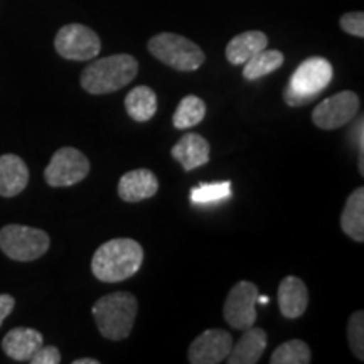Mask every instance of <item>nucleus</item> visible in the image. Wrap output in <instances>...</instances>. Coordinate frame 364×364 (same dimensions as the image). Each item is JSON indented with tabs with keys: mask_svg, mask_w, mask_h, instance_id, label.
Here are the masks:
<instances>
[{
	"mask_svg": "<svg viewBox=\"0 0 364 364\" xmlns=\"http://www.w3.org/2000/svg\"><path fill=\"white\" fill-rule=\"evenodd\" d=\"M54 48L59 56L70 61H90L100 54L102 41L90 27L83 24H68L58 31Z\"/></svg>",
	"mask_w": 364,
	"mask_h": 364,
	"instance_id": "obj_8",
	"label": "nucleus"
},
{
	"mask_svg": "<svg viewBox=\"0 0 364 364\" xmlns=\"http://www.w3.org/2000/svg\"><path fill=\"white\" fill-rule=\"evenodd\" d=\"M139 63L130 54H115L93 61L81 73V86L91 95H107L135 80Z\"/></svg>",
	"mask_w": 364,
	"mask_h": 364,
	"instance_id": "obj_2",
	"label": "nucleus"
},
{
	"mask_svg": "<svg viewBox=\"0 0 364 364\" xmlns=\"http://www.w3.org/2000/svg\"><path fill=\"white\" fill-rule=\"evenodd\" d=\"M233 348V336L221 329L201 332L189 346L188 359L191 364L223 363Z\"/></svg>",
	"mask_w": 364,
	"mask_h": 364,
	"instance_id": "obj_11",
	"label": "nucleus"
},
{
	"mask_svg": "<svg viewBox=\"0 0 364 364\" xmlns=\"http://www.w3.org/2000/svg\"><path fill=\"white\" fill-rule=\"evenodd\" d=\"M125 110L135 122H149L157 113V95L149 86H136L127 95Z\"/></svg>",
	"mask_w": 364,
	"mask_h": 364,
	"instance_id": "obj_20",
	"label": "nucleus"
},
{
	"mask_svg": "<svg viewBox=\"0 0 364 364\" xmlns=\"http://www.w3.org/2000/svg\"><path fill=\"white\" fill-rule=\"evenodd\" d=\"M139 302L130 292H113L97 300L91 312L105 339L124 341L134 329Z\"/></svg>",
	"mask_w": 364,
	"mask_h": 364,
	"instance_id": "obj_3",
	"label": "nucleus"
},
{
	"mask_svg": "<svg viewBox=\"0 0 364 364\" xmlns=\"http://www.w3.org/2000/svg\"><path fill=\"white\" fill-rule=\"evenodd\" d=\"M258 287L253 282L241 280L233 285V289L228 294L225 307H223V316L225 321L233 329L245 331L255 326L257 322V311L255 306L258 302Z\"/></svg>",
	"mask_w": 364,
	"mask_h": 364,
	"instance_id": "obj_9",
	"label": "nucleus"
},
{
	"mask_svg": "<svg viewBox=\"0 0 364 364\" xmlns=\"http://www.w3.org/2000/svg\"><path fill=\"white\" fill-rule=\"evenodd\" d=\"M341 230L358 243L364 241V188L353 191L346 201L341 215Z\"/></svg>",
	"mask_w": 364,
	"mask_h": 364,
	"instance_id": "obj_19",
	"label": "nucleus"
},
{
	"mask_svg": "<svg viewBox=\"0 0 364 364\" xmlns=\"http://www.w3.org/2000/svg\"><path fill=\"white\" fill-rule=\"evenodd\" d=\"M209 154H211V147H209L208 140L194 132L182 135L171 150V156L181 164L184 171L198 169L208 164Z\"/></svg>",
	"mask_w": 364,
	"mask_h": 364,
	"instance_id": "obj_13",
	"label": "nucleus"
},
{
	"mask_svg": "<svg viewBox=\"0 0 364 364\" xmlns=\"http://www.w3.org/2000/svg\"><path fill=\"white\" fill-rule=\"evenodd\" d=\"M267 348V332L260 327H248L245 334L233 343L230 354L225 359L230 364H257Z\"/></svg>",
	"mask_w": 364,
	"mask_h": 364,
	"instance_id": "obj_16",
	"label": "nucleus"
},
{
	"mask_svg": "<svg viewBox=\"0 0 364 364\" xmlns=\"http://www.w3.org/2000/svg\"><path fill=\"white\" fill-rule=\"evenodd\" d=\"M339 24L344 33L356 36V38H364V14L363 12L344 14V16L341 17Z\"/></svg>",
	"mask_w": 364,
	"mask_h": 364,
	"instance_id": "obj_26",
	"label": "nucleus"
},
{
	"mask_svg": "<svg viewBox=\"0 0 364 364\" xmlns=\"http://www.w3.org/2000/svg\"><path fill=\"white\" fill-rule=\"evenodd\" d=\"M285 61L284 53L277 51V49H263L258 54H255L252 59H248L245 63L243 68V76L245 80L248 81H255L260 80L263 76L270 75V73L277 71L279 68H282Z\"/></svg>",
	"mask_w": 364,
	"mask_h": 364,
	"instance_id": "obj_21",
	"label": "nucleus"
},
{
	"mask_svg": "<svg viewBox=\"0 0 364 364\" xmlns=\"http://www.w3.org/2000/svg\"><path fill=\"white\" fill-rule=\"evenodd\" d=\"M14 307H16V299L9 294H0V327H2L4 321L11 316Z\"/></svg>",
	"mask_w": 364,
	"mask_h": 364,
	"instance_id": "obj_29",
	"label": "nucleus"
},
{
	"mask_svg": "<svg viewBox=\"0 0 364 364\" xmlns=\"http://www.w3.org/2000/svg\"><path fill=\"white\" fill-rule=\"evenodd\" d=\"M44 344V338L39 331L29 327H16L9 331L2 339V349L14 361H29L33 354Z\"/></svg>",
	"mask_w": 364,
	"mask_h": 364,
	"instance_id": "obj_14",
	"label": "nucleus"
},
{
	"mask_svg": "<svg viewBox=\"0 0 364 364\" xmlns=\"http://www.w3.org/2000/svg\"><path fill=\"white\" fill-rule=\"evenodd\" d=\"M334 76L332 65L326 58H309L300 63L294 71L284 91L285 103L290 107H302L309 105L318 93H322Z\"/></svg>",
	"mask_w": 364,
	"mask_h": 364,
	"instance_id": "obj_4",
	"label": "nucleus"
},
{
	"mask_svg": "<svg viewBox=\"0 0 364 364\" xmlns=\"http://www.w3.org/2000/svg\"><path fill=\"white\" fill-rule=\"evenodd\" d=\"M154 58L176 71H196L206 61L203 49L184 36L161 33L149 41Z\"/></svg>",
	"mask_w": 364,
	"mask_h": 364,
	"instance_id": "obj_5",
	"label": "nucleus"
},
{
	"mask_svg": "<svg viewBox=\"0 0 364 364\" xmlns=\"http://www.w3.org/2000/svg\"><path fill=\"white\" fill-rule=\"evenodd\" d=\"M90 161L75 147H63L54 152L44 171V179L51 188H70L90 174Z\"/></svg>",
	"mask_w": 364,
	"mask_h": 364,
	"instance_id": "obj_7",
	"label": "nucleus"
},
{
	"mask_svg": "<svg viewBox=\"0 0 364 364\" xmlns=\"http://www.w3.org/2000/svg\"><path fill=\"white\" fill-rule=\"evenodd\" d=\"M267 46V34H263L262 31H247V33L238 34L228 43L226 59L235 66L245 65L248 59H252L255 54L263 51Z\"/></svg>",
	"mask_w": 364,
	"mask_h": 364,
	"instance_id": "obj_18",
	"label": "nucleus"
},
{
	"mask_svg": "<svg viewBox=\"0 0 364 364\" xmlns=\"http://www.w3.org/2000/svg\"><path fill=\"white\" fill-rule=\"evenodd\" d=\"M364 124H363V118H359L358 125L354 127L353 130V139H354V144L358 145L359 149V172L364 174V169H363V157H364Z\"/></svg>",
	"mask_w": 364,
	"mask_h": 364,
	"instance_id": "obj_28",
	"label": "nucleus"
},
{
	"mask_svg": "<svg viewBox=\"0 0 364 364\" xmlns=\"http://www.w3.org/2000/svg\"><path fill=\"white\" fill-rule=\"evenodd\" d=\"M311 361V348L300 339H292L280 344L270 358L272 364H309Z\"/></svg>",
	"mask_w": 364,
	"mask_h": 364,
	"instance_id": "obj_23",
	"label": "nucleus"
},
{
	"mask_svg": "<svg viewBox=\"0 0 364 364\" xmlns=\"http://www.w3.org/2000/svg\"><path fill=\"white\" fill-rule=\"evenodd\" d=\"M206 117V103L196 95H189L181 100V103L177 105V110L172 117V124L176 129L184 130V129H193V127L199 125Z\"/></svg>",
	"mask_w": 364,
	"mask_h": 364,
	"instance_id": "obj_22",
	"label": "nucleus"
},
{
	"mask_svg": "<svg viewBox=\"0 0 364 364\" xmlns=\"http://www.w3.org/2000/svg\"><path fill=\"white\" fill-rule=\"evenodd\" d=\"M144 262V248L132 238L107 241L93 255L91 272L100 282L117 284L134 277Z\"/></svg>",
	"mask_w": 364,
	"mask_h": 364,
	"instance_id": "obj_1",
	"label": "nucleus"
},
{
	"mask_svg": "<svg viewBox=\"0 0 364 364\" xmlns=\"http://www.w3.org/2000/svg\"><path fill=\"white\" fill-rule=\"evenodd\" d=\"M159 191V179L149 169H134L122 176L118 182V196L125 203H140L150 199Z\"/></svg>",
	"mask_w": 364,
	"mask_h": 364,
	"instance_id": "obj_12",
	"label": "nucleus"
},
{
	"mask_svg": "<svg viewBox=\"0 0 364 364\" xmlns=\"http://www.w3.org/2000/svg\"><path fill=\"white\" fill-rule=\"evenodd\" d=\"M29 169L26 162L16 154L0 156V196L14 198L27 188Z\"/></svg>",
	"mask_w": 364,
	"mask_h": 364,
	"instance_id": "obj_17",
	"label": "nucleus"
},
{
	"mask_svg": "<svg viewBox=\"0 0 364 364\" xmlns=\"http://www.w3.org/2000/svg\"><path fill=\"white\" fill-rule=\"evenodd\" d=\"M231 182H213V184H199L198 188L191 189V203L196 206H209L225 201L231 196Z\"/></svg>",
	"mask_w": 364,
	"mask_h": 364,
	"instance_id": "obj_24",
	"label": "nucleus"
},
{
	"mask_svg": "<svg viewBox=\"0 0 364 364\" xmlns=\"http://www.w3.org/2000/svg\"><path fill=\"white\" fill-rule=\"evenodd\" d=\"M73 364H100V361H98V359L83 358V359H76V361H73Z\"/></svg>",
	"mask_w": 364,
	"mask_h": 364,
	"instance_id": "obj_30",
	"label": "nucleus"
},
{
	"mask_svg": "<svg viewBox=\"0 0 364 364\" xmlns=\"http://www.w3.org/2000/svg\"><path fill=\"white\" fill-rule=\"evenodd\" d=\"M51 245L43 230L24 225H7L0 230V250L16 262H33L46 255Z\"/></svg>",
	"mask_w": 364,
	"mask_h": 364,
	"instance_id": "obj_6",
	"label": "nucleus"
},
{
	"mask_svg": "<svg viewBox=\"0 0 364 364\" xmlns=\"http://www.w3.org/2000/svg\"><path fill=\"white\" fill-rule=\"evenodd\" d=\"M31 364H59L61 363V353L54 346H41L29 359Z\"/></svg>",
	"mask_w": 364,
	"mask_h": 364,
	"instance_id": "obj_27",
	"label": "nucleus"
},
{
	"mask_svg": "<svg viewBox=\"0 0 364 364\" xmlns=\"http://www.w3.org/2000/svg\"><path fill=\"white\" fill-rule=\"evenodd\" d=\"M359 112V98L354 91H339L324 100L312 113V122L322 130H336L353 120Z\"/></svg>",
	"mask_w": 364,
	"mask_h": 364,
	"instance_id": "obj_10",
	"label": "nucleus"
},
{
	"mask_svg": "<svg viewBox=\"0 0 364 364\" xmlns=\"http://www.w3.org/2000/svg\"><path fill=\"white\" fill-rule=\"evenodd\" d=\"M309 290L299 277L289 275L280 282L279 307L282 316L287 318H299L307 311Z\"/></svg>",
	"mask_w": 364,
	"mask_h": 364,
	"instance_id": "obj_15",
	"label": "nucleus"
},
{
	"mask_svg": "<svg viewBox=\"0 0 364 364\" xmlns=\"http://www.w3.org/2000/svg\"><path fill=\"white\" fill-rule=\"evenodd\" d=\"M348 339L351 351L359 361L364 359V312H354L348 324Z\"/></svg>",
	"mask_w": 364,
	"mask_h": 364,
	"instance_id": "obj_25",
	"label": "nucleus"
}]
</instances>
